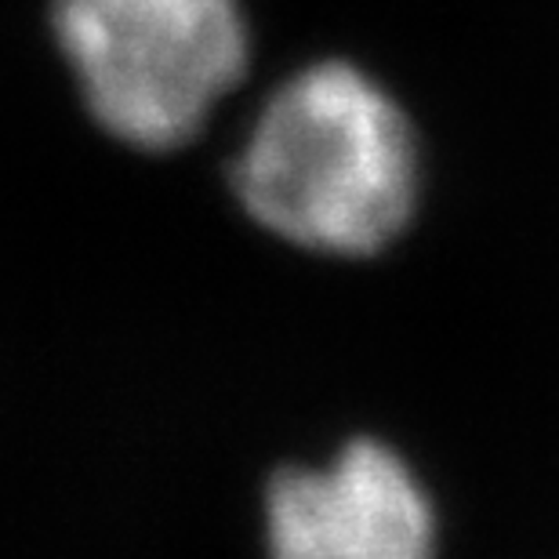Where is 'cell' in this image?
I'll use <instances>...</instances> for the list:
<instances>
[{
  "label": "cell",
  "instance_id": "obj_3",
  "mask_svg": "<svg viewBox=\"0 0 559 559\" xmlns=\"http://www.w3.org/2000/svg\"><path fill=\"white\" fill-rule=\"evenodd\" d=\"M270 559H432V509L411 468L356 440L331 468H284L265 495Z\"/></svg>",
  "mask_w": 559,
  "mask_h": 559
},
{
  "label": "cell",
  "instance_id": "obj_1",
  "mask_svg": "<svg viewBox=\"0 0 559 559\" xmlns=\"http://www.w3.org/2000/svg\"><path fill=\"white\" fill-rule=\"evenodd\" d=\"M251 222L317 254L364 259L407 229L418 142L382 84L342 59L280 81L229 164Z\"/></svg>",
  "mask_w": 559,
  "mask_h": 559
},
{
  "label": "cell",
  "instance_id": "obj_2",
  "mask_svg": "<svg viewBox=\"0 0 559 559\" xmlns=\"http://www.w3.org/2000/svg\"><path fill=\"white\" fill-rule=\"evenodd\" d=\"M48 29L92 124L150 156L197 142L251 70L243 0H51Z\"/></svg>",
  "mask_w": 559,
  "mask_h": 559
}]
</instances>
